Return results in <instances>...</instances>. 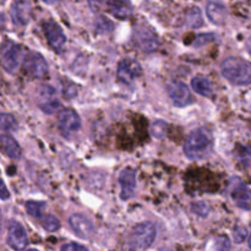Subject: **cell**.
<instances>
[{
	"label": "cell",
	"mask_w": 251,
	"mask_h": 251,
	"mask_svg": "<svg viewBox=\"0 0 251 251\" xmlns=\"http://www.w3.org/2000/svg\"><path fill=\"white\" fill-rule=\"evenodd\" d=\"M194 213H198L200 216H206L208 213V207L205 202H196L193 205Z\"/></svg>",
	"instance_id": "f1b7e54d"
},
{
	"label": "cell",
	"mask_w": 251,
	"mask_h": 251,
	"mask_svg": "<svg viewBox=\"0 0 251 251\" xmlns=\"http://www.w3.org/2000/svg\"><path fill=\"white\" fill-rule=\"evenodd\" d=\"M17 123L12 114L1 113L0 114V136L5 134H11L12 130L16 129Z\"/></svg>",
	"instance_id": "7402d4cb"
},
{
	"label": "cell",
	"mask_w": 251,
	"mask_h": 251,
	"mask_svg": "<svg viewBox=\"0 0 251 251\" xmlns=\"http://www.w3.org/2000/svg\"><path fill=\"white\" fill-rule=\"evenodd\" d=\"M167 130H168V124L164 120H156L151 126V134L156 139H163L167 135Z\"/></svg>",
	"instance_id": "484cf974"
},
{
	"label": "cell",
	"mask_w": 251,
	"mask_h": 251,
	"mask_svg": "<svg viewBox=\"0 0 251 251\" xmlns=\"http://www.w3.org/2000/svg\"><path fill=\"white\" fill-rule=\"evenodd\" d=\"M7 244L14 250H24L26 249L27 244H28L26 229L17 221L10 222L9 232H7Z\"/></svg>",
	"instance_id": "4fadbf2b"
},
{
	"label": "cell",
	"mask_w": 251,
	"mask_h": 251,
	"mask_svg": "<svg viewBox=\"0 0 251 251\" xmlns=\"http://www.w3.org/2000/svg\"><path fill=\"white\" fill-rule=\"evenodd\" d=\"M58 126L63 136L73 137L81 127L80 115L74 109H63L59 113Z\"/></svg>",
	"instance_id": "ba28073f"
},
{
	"label": "cell",
	"mask_w": 251,
	"mask_h": 251,
	"mask_svg": "<svg viewBox=\"0 0 251 251\" xmlns=\"http://www.w3.org/2000/svg\"><path fill=\"white\" fill-rule=\"evenodd\" d=\"M237 157L244 168L251 169V145L240 146L237 151Z\"/></svg>",
	"instance_id": "cb8c5ba5"
},
{
	"label": "cell",
	"mask_w": 251,
	"mask_h": 251,
	"mask_svg": "<svg viewBox=\"0 0 251 251\" xmlns=\"http://www.w3.org/2000/svg\"><path fill=\"white\" fill-rule=\"evenodd\" d=\"M142 69L140 66V64L137 63L134 59H123L119 64H118V70H117V76L118 80L120 82L125 83V85H132L135 82V80L141 76Z\"/></svg>",
	"instance_id": "9c48e42d"
},
{
	"label": "cell",
	"mask_w": 251,
	"mask_h": 251,
	"mask_svg": "<svg viewBox=\"0 0 251 251\" xmlns=\"http://www.w3.org/2000/svg\"><path fill=\"white\" fill-rule=\"evenodd\" d=\"M61 250L64 251H86L88 250L85 245L77 244V243H70V244H65L61 247Z\"/></svg>",
	"instance_id": "f546056e"
},
{
	"label": "cell",
	"mask_w": 251,
	"mask_h": 251,
	"mask_svg": "<svg viewBox=\"0 0 251 251\" xmlns=\"http://www.w3.org/2000/svg\"><path fill=\"white\" fill-rule=\"evenodd\" d=\"M38 105L46 114H54L60 108V102L56 98L55 88L50 85H43L38 90Z\"/></svg>",
	"instance_id": "8fae6325"
},
{
	"label": "cell",
	"mask_w": 251,
	"mask_h": 251,
	"mask_svg": "<svg viewBox=\"0 0 251 251\" xmlns=\"http://www.w3.org/2000/svg\"><path fill=\"white\" fill-rule=\"evenodd\" d=\"M119 183L122 186V199L129 200L134 196L136 189V172L131 168L123 169L119 176Z\"/></svg>",
	"instance_id": "e0dca14e"
},
{
	"label": "cell",
	"mask_w": 251,
	"mask_h": 251,
	"mask_svg": "<svg viewBox=\"0 0 251 251\" xmlns=\"http://www.w3.org/2000/svg\"><path fill=\"white\" fill-rule=\"evenodd\" d=\"M41 220V226L43 227V229L46 232H55L60 228V222H59L58 218L53 215L43 216V217L39 218Z\"/></svg>",
	"instance_id": "d4e9b609"
},
{
	"label": "cell",
	"mask_w": 251,
	"mask_h": 251,
	"mask_svg": "<svg viewBox=\"0 0 251 251\" xmlns=\"http://www.w3.org/2000/svg\"><path fill=\"white\" fill-rule=\"evenodd\" d=\"M132 41L137 48L141 49L142 51H146V53L154 51L158 48L159 44L156 32L147 26H137L134 29Z\"/></svg>",
	"instance_id": "8992f818"
},
{
	"label": "cell",
	"mask_w": 251,
	"mask_h": 251,
	"mask_svg": "<svg viewBox=\"0 0 251 251\" xmlns=\"http://www.w3.org/2000/svg\"><path fill=\"white\" fill-rule=\"evenodd\" d=\"M0 228H1V212H0Z\"/></svg>",
	"instance_id": "e575fe53"
},
{
	"label": "cell",
	"mask_w": 251,
	"mask_h": 251,
	"mask_svg": "<svg viewBox=\"0 0 251 251\" xmlns=\"http://www.w3.org/2000/svg\"><path fill=\"white\" fill-rule=\"evenodd\" d=\"M107 25H113L112 22L109 21V20H105V19H102V22L100 21H97V24H96V26H97V29L100 32H108L110 28H108V27H105Z\"/></svg>",
	"instance_id": "1f68e13d"
},
{
	"label": "cell",
	"mask_w": 251,
	"mask_h": 251,
	"mask_svg": "<svg viewBox=\"0 0 251 251\" xmlns=\"http://www.w3.org/2000/svg\"><path fill=\"white\" fill-rule=\"evenodd\" d=\"M213 150V136L206 127H199L189 134L184 144V153L189 159L199 161L211 154Z\"/></svg>",
	"instance_id": "6da1fadb"
},
{
	"label": "cell",
	"mask_w": 251,
	"mask_h": 251,
	"mask_svg": "<svg viewBox=\"0 0 251 251\" xmlns=\"http://www.w3.org/2000/svg\"><path fill=\"white\" fill-rule=\"evenodd\" d=\"M47 208V203L44 201H27L26 211L33 218H41L44 216V211Z\"/></svg>",
	"instance_id": "603a6c76"
},
{
	"label": "cell",
	"mask_w": 251,
	"mask_h": 251,
	"mask_svg": "<svg viewBox=\"0 0 251 251\" xmlns=\"http://www.w3.org/2000/svg\"><path fill=\"white\" fill-rule=\"evenodd\" d=\"M216 249L218 250H228L230 249V242L227 237H220L216 239Z\"/></svg>",
	"instance_id": "83f0119b"
},
{
	"label": "cell",
	"mask_w": 251,
	"mask_h": 251,
	"mask_svg": "<svg viewBox=\"0 0 251 251\" xmlns=\"http://www.w3.org/2000/svg\"><path fill=\"white\" fill-rule=\"evenodd\" d=\"M157 229L152 222H142L132 228L126 243L129 250H146L153 244L156 239Z\"/></svg>",
	"instance_id": "3957f363"
},
{
	"label": "cell",
	"mask_w": 251,
	"mask_h": 251,
	"mask_svg": "<svg viewBox=\"0 0 251 251\" xmlns=\"http://www.w3.org/2000/svg\"><path fill=\"white\" fill-rule=\"evenodd\" d=\"M91 4L105 10L120 20H126L132 15V5L130 0H91Z\"/></svg>",
	"instance_id": "5b68a950"
},
{
	"label": "cell",
	"mask_w": 251,
	"mask_h": 251,
	"mask_svg": "<svg viewBox=\"0 0 251 251\" xmlns=\"http://www.w3.org/2000/svg\"><path fill=\"white\" fill-rule=\"evenodd\" d=\"M0 60L7 73H15L25 60L24 48L12 41H5L0 49Z\"/></svg>",
	"instance_id": "277c9868"
},
{
	"label": "cell",
	"mask_w": 251,
	"mask_h": 251,
	"mask_svg": "<svg viewBox=\"0 0 251 251\" xmlns=\"http://www.w3.org/2000/svg\"><path fill=\"white\" fill-rule=\"evenodd\" d=\"M44 2H46V4H56V2H59V1H61V0H43Z\"/></svg>",
	"instance_id": "d6a6232c"
},
{
	"label": "cell",
	"mask_w": 251,
	"mask_h": 251,
	"mask_svg": "<svg viewBox=\"0 0 251 251\" xmlns=\"http://www.w3.org/2000/svg\"><path fill=\"white\" fill-rule=\"evenodd\" d=\"M69 223H70L71 229L81 239H90L95 234L93 223L86 216L80 215V213H75V215H73L69 218Z\"/></svg>",
	"instance_id": "9a60e30c"
},
{
	"label": "cell",
	"mask_w": 251,
	"mask_h": 251,
	"mask_svg": "<svg viewBox=\"0 0 251 251\" xmlns=\"http://www.w3.org/2000/svg\"><path fill=\"white\" fill-rule=\"evenodd\" d=\"M249 248L251 249V233H250V237H249Z\"/></svg>",
	"instance_id": "836d02e7"
},
{
	"label": "cell",
	"mask_w": 251,
	"mask_h": 251,
	"mask_svg": "<svg viewBox=\"0 0 251 251\" xmlns=\"http://www.w3.org/2000/svg\"><path fill=\"white\" fill-rule=\"evenodd\" d=\"M0 147L4 153L11 159H20L22 154V150L16 140L10 134H5L0 136Z\"/></svg>",
	"instance_id": "d6986e66"
},
{
	"label": "cell",
	"mask_w": 251,
	"mask_h": 251,
	"mask_svg": "<svg viewBox=\"0 0 251 251\" xmlns=\"http://www.w3.org/2000/svg\"><path fill=\"white\" fill-rule=\"evenodd\" d=\"M167 91H168L169 98L176 107H186L194 102V98L189 87L180 81H173V82L169 83Z\"/></svg>",
	"instance_id": "7c38bea8"
},
{
	"label": "cell",
	"mask_w": 251,
	"mask_h": 251,
	"mask_svg": "<svg viewBox=\"0 0 251 251\" xmlns=\"http://www.w3.org/2000/svg\"><path fill=\"white\" fill-rule=\"evenodd\" d=\"M43 31L49 46L55 51H59V53L63 51L66 43V37L61 27L53 20H48L43 22Z\"/></svg>",
	"instance_id": "30bf717a"
},
{
	"label": "cell",
	"mask_w": 251,
	"mask_h": 251,
	"mask_svg": "<svg viewBox=\"0 0 251 251\" xmlns=\"http://www.w3.org/2000/svg\"><path fill=\"white\" fill-rule=\"evenodd\" d=\"M32 7L28 1L17 0L11 5V19L16 26H26L31 20Z\"/></svg>",
	"instance_id": "2e32d148"
},
{
	"label": "cell",
	"mask_w": 251,
	"mask_h": 251,
	"mask_svg": "<svg viewBox=\"0 0 251 251\" xmlns=\"http://www.w3.org/2000/svg\"><path fill=\"white\" fill-rule=\"evenodd\" d=\"M230 198L235 205L242 210H251V189L239 179H235V183L230 186Z\"/></svg>",
	"instance_id": "5bb4252c"
},
{
	"label": "cell",
	"mask_w": 251,
	"mask_h": 251,
	"mask_svg": "<svg viewBox=\"0 0 251 251\" xmlns=\"http://www.w3.org/2000/svg\"><path fill=\"white\" fill-rule=\"evenodd\" d=\"M225 78L235 86L251 85V61L238 56L227 58L221 65Z\"/></svg>",
	"instance_id": "7a4b0ae2"
},
{
	"label": "cell",
	"mask_w": 251,
	"mask_h": 251,
	"mask_svg": "<svg viewBox=\"0 0 251 251\" xmlns=\"http://www.w3.org/2000/svg\"><path fill=\"white\" fill-rule=\"evenodd\" d=\"M25 73L33 78H44L48 75V64L42 54L31 51L25 56Z\"/></svg>",
	"instance_id": "52a82bcc"
},
{
	"label": "cell",
	"mask_w": 251,
	"mask_h": 251,
	"mask_svg": "<svg viewBox=\"0 0 251 251\" xmlns=\"http://www.w3.org/2000/svg\"><path fill=\"white\" fill-rule=\"evenodd\" d=\"M248 232L244 227H237L233 232V237H234V242L235 243H243L247 238Z\"/></svg>",
	"instance_id": "4316f807"
},
{
	"label": "cell",
	"mask_w": 251,
	"mask_h": 251,
	"mask_svg": "<svg viewBox=\"0 0 251 251\" xmlns=\"http://www.w3.org/2000/svg\"><path fill=\"white\" fill-rule=\"evenodd\" d=\"M206 14L210 21L217 26H222L227 17V9L225 5L220 1H208L206 5Z\"/></svg>",
	"instance_id": "ac0fdd59"
},
{
	"label": "cell",
	"mask_w": 251,
	"mask_h": 251,
	"mask_svg": "<svg viewBox=\"0 0 251 251\" xmlns=\"http://www.w3.org/2000/svg\"><path fill=\"white\" fill-rule=\"evenodd\" d=\"M191 87L195 91L196 93H199L200 96H205V97H210L213 92L212 83L208 78L202 77V76H196L191 80Z\"/></svg>",
	"instance_id": "ffe728a7"
},
{
	"label": "cell",
	"mask_w": 251,
	"mask_h": 251,
	"mask_svg": "<svg viewBox=\"0 0 251 251\" xmlns=\"http://www.w3.org/2000/svg\"><path fill=\"white\" fill-rule=\"evenodd\" d=\"M185 22L189 27L193 28H200L203 26V17L202 12L198 6H193L186 11Z\"/></svg>",
	"instance_id": "44dd1931"
},
{
	"label": "cell",
	"mask_w": 251,
	"mask_h": 251,
	"mask_svg": "<svg viewBox=\"0 0 251 251\" xmlns=\"http://www.w3.org/2000/svg\"><path fill=\"white\" fill-rule=\"evenodd\" d=\"M0 199L1 200H9L10 199V193L2 179H0Z\"/></svg>",
	"instance_id": "4dcf8cb0"
}]
</instances>
